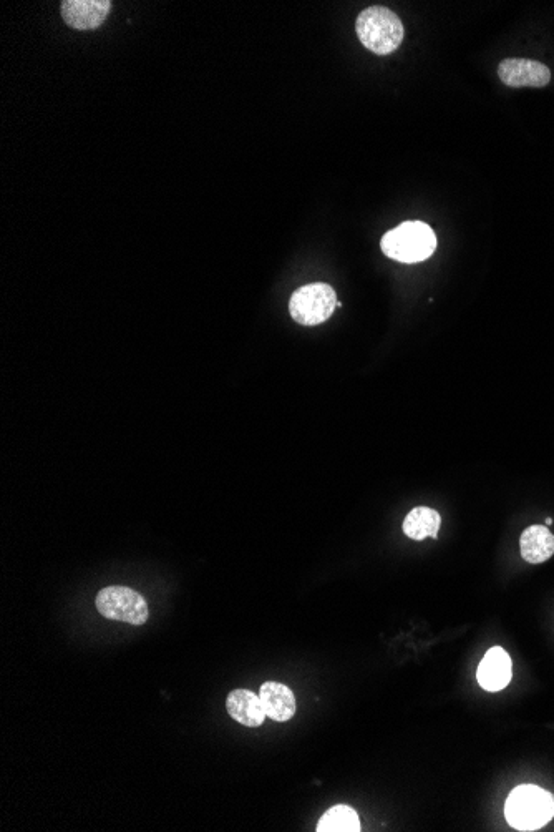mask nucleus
I'll use <instances>...</instances> for the list:
<instances>
[{
  "instance_id": "f257e3e1",
  "label": "nucleus",
  "mask_w": 554,
  "mask_h": 832,
  "mask_svg": "<svg viewBox=\"0 0 554 832\" xmlns=\"http://www.w3.org/2000/svg\"><path fill=\"white\" fill-rule=\"evenodd\" d=\"M505 818L518 831L545 828L554 818V796L535 784H523L506 799Z\"/></svg>"
},
{
  "instance_id": "f03ea898",
  "label": "nucleus",
  "mask_w": 554,
  "mask_h": 832,
  "mask_svg": "<svg viewBox=\"0 0 554 832\" xmlns=\"http://www.w3.org/2000/svg\"><path fill=\"white\" fill-rule=\"evenodd\" d=\"M380 248L390 260L414 265L428 260L435 253L437 236L423 221H405L394 230L385 233L380 241Z\"/></svg>"
},
{
  "instance_id": "7ed1b4c3",
  "label": "nucleus",
  "mask_w": 554,
  "mask_h": 832,
  "mask_svg": "<svg viewBox=\"0 0 554 832\" xmlns=\"http://www.w3.org/2000/svg\"><path fill=\"white\" fill-rule=\"evenodd\" d=\"M355 30L365 49L377 55L392 54L404 40V25L399 15L380 5L362 10Z\"/></svg>"
},
{
  "instance_id": "20e7f679",
  "label": "nucleus",
  "mask_w": 554,
  "mask_h": 832,
  "mask_svg": "<svg viewBox=\"0 0 554 832\" xmlns=\"http://www.w3.org/2000/svg\"><path fill=\"white\" fill-rule=\"evenodd\" d=\"M336 308V291L326 283L306 284L289 299V313L302 326L324 323L331 318Z\"/></svg>"
},
{
  "instance_id": "39448f33",
  "label": "nucleus",
  "mask_w": 554,
  "mask_h": 832,
  "mask_svg": "<svg viewBox=\"0 0 554 832\" xmlns=\"http://www.w3.org/2000/svg\"><path fill=\"white\" fill-rule=\"evenodd\" d=\"M97 610L103 618L130 625H145L150 617L148 603L140 593L128 587H107L100 590L95 600Z\"/></svg>"
},
{
  "instance_id": "423d86ee",
  "label": "nucleus",
  "mask_w": 554,
  "mask_h": 832,
  "mask_svg": "<svg viewBox=\"0 0 554 832\" xmlns=\"http://www.w3.org/2000/svg\"><path fill=\"white\" fill-rule=\"evenodd\" d=\"M498 77L510 89H543L550 84L551 70L538 60L505 59L498 65Z\"/></svg>"
},
{
  "instance_id": "0eeeda50",
  "label": "nucleus",
  "mask_w": 554,
  "mask_h": 832,
  "mask_svg": "<svg viewBox=\"0 0 554 832\" xmlns=\"http://www.w3.org/2000/svg\"><path fill=\"white\" fill-rule=\"evenodd\" d=\"M112 9L108 0H65L62 2V17L77 30L97 29L107 19Z\"/></svg>"
},
{
  "instance_id": "6e6552de",
  "label": "nucleus",
  "mask_w": 554,
  "mask_h": 832,
  "mask_svg": "<svg viewBox=\"0 0 554 832\" xmlns=\"http://www.w3.org/2000/svg\"><path fill=\"white\" fill-rule=\"evenodd\" d=\"M513 676V663L506 650L493 647L486 651L482 663L478 665L477 680L486 691L505 690Z\"/></svg>"
},
{
  "instance_id": "1a4fd4ad",
  "label": "nucleus",
  "mask_w": 554,
  "mask_h": 832,
  "mask_svg": "<svg viewBox=\"0 0 554 832\" xmlns=\"http://www.w3.org/2000/svg\"><path fill=\"white\" fill-rule=\"evenodd\" d=\"M259 698H261L266 715L277 723H286L296 715V696L289 686L277 683V681H266L261 685Z\"/></svg>"
},
{
  "instance_id": "9d476101",
  "label": "nucleus",
  "mask_w": 554,
  "mask_h": 832,
  "mask_svg": "<svg viewBox=\"0 0 554 832\" xmlns=\"http://www.w3.org/2000/svg\"><path fill=\"white\" fill-rule=\"evenodd\" d=\"M229 716L239 725L259 728L266 720V711L259 695L249 690H233L226 700Z\"/></svg>"
},
{
  "instance_id": "9b49d317",
  "label": "nucleus",
  "mask_w": 554,
  "mask_h": 832,
  "mask_svg": "<svg viewBox=\"0 0 554 832\" xmlns=\"http://www.w3.org/2000/svg\"><path fill=\"white\" fill-rule=\"evenodd\" d=\"M520 549L525 562H546L554 555V535L546 525H531L521 534Z\"/></svg>"
},
{
  "instance_id": "f8f14e48",
  "label": "nucleus",
  "mask_w": 554,
  "mask_h": 832,
  "mask_svg": "<svg viewBox=\"0 0 554 832\" xmlns=\"http://www.w3.org/2000/svg\"><path fill=\"white\" fill-rule=\"evenodd\" d=\"M442 517L430 507H415L404 520V534L412 540L437 539Z\"/></svg>"
},
{
  "instance_id": "ddd939ff",
  "label": "nucleus",
  "mask_w": 554,
  "mask_h": 832,
  "mask_svg": "<svg viewBox=\"0 0 554 832\" xmlns=\"http://www.w3.org/2000/svg\"><path fill=\"white\" fill-rule=\"evenodd\" d=\"M317 832H359V816L344 804L329 809L317 824Z\"/></svg>"
},
{
  "instance_id": "4468645a",
  "label": "nucleus",
  "mask_w": 554,
  "mask_h": 832,
  "mask_svg": "<svg viewBox=\"0 0 554 832\" xmlns=\"http://www.w3.org/2000/svg\"><path fill=\"white\" fill-rule=\"evenodd\" d=\"M551 524H553V519H551V517H548V519H546V525H551Z\"/></svg>"
}]
</instances>
